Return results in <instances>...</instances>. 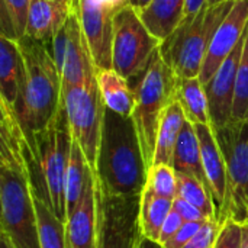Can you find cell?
<instances>
[{"label": "cell", "instance_id": "1", "mask_svg": "<svg viewBox=\"0 0 248 248\" xmlns=\"http://www.w3.org/2000/svg\"><path fill=\"white\" fill-rule=\"evenodd\" d=\"M1 235L13 248H41L38 217L25 158L26 135L15 109L0 99Z\"/></svg>", "mask_w": 248, "mask_h": 248}, {"label": "cell", "instance_id": "2", "mask_svg": "<svg viewBox=\"0 0 248 248\" xmlns=\"http://www.w3.org/2000/svg\"><path fill=\"white\" fill-rule=\"evenodd\" d=\"M148 166L131 116H122L105 106L100 148L94 182L109 195H141Z\"/></svg>", "mask_w": 248, "mask_h": 248}, {"label": "cell", "instance_id": "3", "mask_svg": "<svg viewBox=\"0 0 248 248\" xmlns=\"http://www.w3.org/2000/svg\"><path fill=\"white\" fill-rule=\"evenodd\" d=\"M25 58V78L16 116L26 138L46 129L62 109V78L45 42L29 38L19 41Z\"/></svg>", "mask_w": 248, "mask_h": 248}, {"label": "cell", "instance_id": "4", "mask_svg": "<svg viewBox=\"0 0 248 248\" xmlns=\"http://www.w3.org/2000/svg\"><path fill=\"white\" fill-rule=\"evenodd\" d=\"M73 135L64 106L57 119L44 131L26 138L25 158L32 192L65 224V173Z\"/></svg>", "mask_w": 248, "mask_h": 248}, {"label": "cell", "instance_id": "5", "mask_svg": "<svg viewBox=\"0 0 248 248\" xmlns=\"http://www.w3.org/2000/svg\"><path fill=\"white\" fill-rule=\"evenodd\" d=\"M235 0L206 4L192 20L182 25L160 45V55L177 78L199 77L211 41Z\"/></svg>", "mask_w": 248, "mask_h": 248}, {"label": "cell", "instance_id": "6", "mask_svg": "<svg viewBox=\"0 0 248 248\" xmlns=\"http://www.w3.org/2000/svg\"><path fill=\"white\" fill-rule=\"evenodd\" d=\"M176 86L177 76L157 51L150 65L142 73L141 80L134 87L137 105L131 116L138 132L148 170L153 166L158 124L166 108L176 100Z\"/></svg>", "mask_w": 248, "mask_h": 248}, {"label": "cell", "instance_id": "7", "mask_svg": "<svg viewBox=\"0 0 248 248\" xmlns=\"http://www.w3.org/2000/svg\"><path fill=\"white\" fill-rule=\"evenodd\" d=\"M160 45L161 41L148 31L138 12L129 4L113 20L112 68L131 81L142 76Z\"/></svg>", "mask_w": 248, "mask_h": 248}, {"label": "cell", "instance_id": "8", "mask_svg": "<svg viewBox=\"0 0 248 248\" xmlns=\"http://www.w3.org/2000/svg\"><path fill=\"white\" fill-rule=\"evenodd\" d=\"M62 106L73 140L83 150L94 174L105 116V103L97 83L62 87Z\"/></svg>", "mask_w": 248, "mask_h": 248}, {"label": "cell", "instance_id": "9", "mask_svg": "<svg viewBox=\"0 0 248 248\" xmlns=\"http://www.w3.org/2000/svg\"><path fill=\"white\" fill-rule=\"evenodd\" d=\"M224 153L228 174V193L218 221L232 218L248 222V122H231L215 131Z\"/></svg>", "mask_w": 248, "mask_h": 248}, {"label": "cell", "instance_id": "10", "mask_svg": "<svg viewBox=\"0 0 248 248\" xmlns=\"http://www.w3.org/2000/svg\"><path fill=\"white\" fill-rule=\"evenodd\" d=\"M96 248H138L142 238L140 228L141 195H109L96 185Z\"/></svg>", "mask_w": 248, "mask_h": 248}, {"label": "cell", "instance_id": "11", "mask_svg": "<svg viewBox=\"0 0 248 248\" xmlns=\"http://www.w3.org/2000/svg\"><path fill=\"white\" fill-rule=\"evenodd\" d=\"M51 44V54L61 74L62 87L84 86L96 81L97 67L74 6Z\"/></svg>", "mask_w": 248, "mask_h": 248}, {"label": "cell", "instance_id": "12", "mask_svg": "<svg viewBox=\"0 0 248 248\" xmlns=\"http://www.w3.org/2000/svg\"><path fill=\"white\" fill-rule=\"evenodd\" d=\"M97 70L112 68V33L116 15L129 0H74Z\"/></svg>", "mask_w": 248, "mask_h": 248}, {"label": "cell", "instance_id": "13", "mask_svg": "<svg viewBox=\"0 0 248 248\" xmlns=\"http://www.w3.org/2000/svg\"><path fill=\"white\" fill-rule=\"evenodd\" d=\"M244 45H246V35L241 39V42L235 46V49L228 55V58L221 64V67L217 70L212 78L205 84L211 126L214 128V131L227 126L232 121L235 81H237V73H238Z\"/></svg>", "mask_w": 248, "mask_h": 248}, {"label": "cell", "instance_id": "14", "mask_svg": "<svg viewBox=\"0 0 248 248\" xmlns=\"http://www.w3.org/2000/svg\"><path fill=\"white\" fill-rule=\"evenodd\" d=\"M248 28V0H235L225 19L218 26L206 54L199 80L203 86L212 78L221 64L241 42Z\"/></svg>", "mask_w": 248, "mask_h": 248}, {"label": "cell", "instance_id": "15", "mask_svg": "<svg viewBox=\"0 0 248 248\" xmlns=\"http://www.w3.org/2000/svg\"><path fill=\"white\" fill-rule=\"evenodd\" d=\"M199 138L203 170L209 183L212 198L218 212L224 208L228 193V174L224 153L217 140L215 131L211 125H193Z\"/></svg>", "mask_w": 248, "mask_h": 248}, {"label": "cell", "instance_id": "16", "mask_svg": "<svg viewBox=\"0 0 248 248\" xmlns=\"http://www.w3.org/2000/svg\"><path fill=\"white\" fill-rule=\"evenodd\" d=\"M65 235H67L68 248H96L97 199H96L94 174L90 177L78 206L67 218Z\"/></svg>", "mask_w": 248, "mask_h": 248}, {"label": "cell", "instance_id": "17", "mask_svg": "<svg viewBox=\"0 0 248 248\" xmlns=\"http://www.w3.org/2000/svg\"><path fill=\"white\" fill-rule=\"evenodd\" d=\"M25 78V58L20 42L0 33V99L16 106Z\"/></svg>", "mask_w": 248, "mask_h": 248}, {"label": "cell", "instance_id": "18", "mask_svg": "<svg viewBox=\"0 0 248 248\" xmlns=\"http://www.w3.org/2000/svg\"><path fill=\"white\" fill-rule=\"evenodd\" d=\"M73 6L55 0H31L26 36L38 42L52 41L67 22Z\"/></svg>", "mask_w": 248, "mask_h": 248}, {"label": "cell", "instance_id": "19", "mask_svg": "<svg viewBox=\"0 0 248 248\" xmlns=\"http://www.w3.org/2000/svg\"><path fill=\"white\" fill-rule=\"evenodd\" d=\"M96 83L108 109L122 116H132L137 105V96L134 87L129 86L128 78L113 68H103L97 70Z\"/></svg>", "mask_w": 248, "mask_h": 248}, {"label": "cell", "instance_id": "20", "mask_svg": "<svg viewBox=\"0 0 248 248\" xmlns=\"http://www.w3.org/2000/svg\"><path fill=\"white\" fill-rule=\"evenodd\" d=\"M185 6L186 0H153L138 15L148 31L163 42L182 25Z\"/></svg>", "mask_w": 248, "mask_h": 248}, {"label": "cell", "instance_id": "21", "mask_svg": "<svg viewBox=\"0 0 248 248\" xmlns=\"http://www.w3.org/2000/svg\"><path fill=\"white\" fill-rule=\"evenodd\" d=\"M170 166L176 170V173L192 176L199 182H202L209 189V183L203 170L199 138L193 124H190L189 121H186L182 128Z\"/></svg>", "mask_w": 248, "mask_h": 248}, {"label": "cell", "instance_id": "22", "mask_svg": "<svg viewBox=\"0 0 248 248\" xmlns=\"http://www.w3.org/2000/svg\"><path fill=\"white\" fill-rule=\"evenodd\" d=\"M186 121L185 112L177 100L166 108L158 124L153 164H171L176 144Z\"/></svg>", "mask_w": 248, "mask_h": 248}, {"label": "cell", "instance_id": "23", "mask_svg": "<svg viewBox=\"0 0 248 248\" xmlns=\"http://www.w3.org/2000/svg\"><path fill=\"white\" fill-rule=\"evenodd\" d=\"M93 176V171L84 157L83 150L80 145L73 140L71 153L68 158L67 173H65V209H67V218L76 211L78 206L86 187L89 185L90 177Z\"/></svg>", "mask_w": 248, "mask_h": 248}, {"label": "cell", "instance_id": "24", "mask_svg": "<svg viewBox=\"0 0 248 248\" xmlns=\"http://www.w3.org/2000/svg\"><path fill=\"white\" fill-rule=\"evenodd\" d=\"M176 100L180 103L186 119L193 124L211 125L208 96L203 83L199 77L193 78H177Z\"/></svg>", "mask_w": 248, "mask_h": 248}, {"label": "cell", "instance_id": "25", "mask_svg": "<svg viewBox=\"0 0 248 248\" xmlns=\"http://www.w3.org/2000/svg\"><path fill=\"white\" fill-rule=\"evenodd\" d=\"M173 211V201L161 198L144 187L140 205V228L142 237L158 243L166 219Z\"/></svg>", "mask_w": 248, "mask_h": 248}, {"label": "cell", "instance_id": "26", "mask_svg": "<svg viewBox=\"0 0 248 248\" xmlns=\"http://www.w3.org/2000/svg\"><path fill=\"white\" fill-rule=\"evenodd\" d=\"M38 217V231L41 248H68L65 224L54 214V211L39 198L33 195Z\"/></svg>", "mask_w": 248, "mask_h": 248}, {"label": "cell", "instance_id": "27", "mask_svg": "<svg viewBox=\"0 0 248 248\" xmlns=\"http://www.w3.org/2000/svg\"><path fill=\"white\" fill-rule=\"evenodd\" d=\"M177 180H179L177 196L183 198L185 201L196 206L209 221L218 219V209L212 198V193L202 182L182 173H177Z\"/></svg>", "mask_w": 248, "mask_h": 248}, {"label": "cell", "instance_id": "28", "mask_svg": "<svg viewBox=\"0 0 248 248\" xmlns=\"http://www.w3.org/2000/svg\"><path fill=\"white\" fill-rule=\"evenodd\" d=\"M31 0H1L0 25L1 35L20 41L26 36Z\"/></svg>", "mask_w": 248, "mask_h": 248}, {"label": "cell", "instance_id": "29", "mask_svg": "<svg viewBox=\"0 0 248 248\" xmlns=\"http://www.w3.org/2000/svg\"><path fill=\"white\" fill-rule=\"evenodd\" d=\"M145 189L157 196L174 201L179 193L176 170L170 164H153L148 170Z\"/></svg>", "mask_w": 248, "mask_h": 248}, {"label": "cell", "instance_id": "30", "mask_svg": "<svg viewBox=\"0 0 248 248\" xmlns=\"http://www.w3.org/2000/svg\"><path fill=\"white\" fill-rule=\"evenodd\" d=\"M231 122H248V28L246 33V45L237 73Z\"/></svg>", "mask_w": 248, "mask_h": 248}, {"label": "cell", "instance_id": "31", "mask_svg": "<svg viewBox=\"0 0 248 248\" xmlns=\"http://www.w3.org/2000/svg\"><path fill=\"white\" fill-rule=\"evenodd\" d=\"M212 248H243V224L232 218L219 221V232Z\"/></svg>", "mask_w": 248, "mask_h": 248}, {"label": "cell", "instance_id": "32", "mask_svg": "<svg viewBox=\"0 0 248 248\" xmlns=\"http://www.w3.org/2000/svg\"><path fill=\"white\" fill-rule=\"evenodd\" d=\"M219 232V221H206L201 231L183 248H212Z\"/></svg>", "mask_w": 248, "mask_h": 248}, {"label": "cell", "instance_id": "33", "mask_svg": "<svg viewBox=\"0 0 248 248\" xmlns=\"http://www.w3.org/2000/svg\"><path fill=\"white\" fill-rule=\"evenodd\" d=\"M206 224V221H192L185 222L182 228L177 231V234L170 238L166 244H163V248H183Z\"/></svg>", "mask_w": 248, "mask_h": 248}, {"label": "cell", "instance_id": "34", "mask_svg": "<svg viewBox=\"0 0 248 248\" xmlns=\"http://www.w3.org/2000/svg\"><path fill=\"white\" fill-rule=\"evenodd\" d=\"M173 211H176L185 222H192V221H209L196 206L185 201L183 198L177 196L173 201Z\"/></svg>", "mask_w": 248, "mask_h": 248}, {"label": "cell", "instance_id": "35", "mask_svg": "<svg viewBox=\"0 0 248 248\" xmlns=\"http://www.w3.org/2000/svg\"><path fill=\"white\" fill-rule=\"evenodd\" d=\"M183 224H185L183 218H182L176 211H171L170 215H169V218L166 219V222H164V225H163V230H161L158 243H160L161 246L166 244L170 238H173V237L177 234V231L182 228Z\"/></svg>", "mask_w": 248, "mask_h": 248}, {"label": "cell", "instance_id": "36", "mask_svg": "<svg viewBox=\"0 0 248 248\" xmlns=\"http://www.w3.org/2000/svg\"><path fill=\"white\" fill-rule=\"evenodd\" d=\"M206 4H209V0H186V6H185V19L186 20H192Z\"/></svg>", "mask_w": 248, "mask_h": 248}, {"label": "cell", "instance_id": "37", "mask_svg": "<svg viewBox=\"0 0 248 248\" xmlns=\"http://www.w3.org/2000/svg\"><path fill=\"white\" fill-rule=\"evenodd\" d=\"M138 248H163V246L160 243H155V241H151V240L142 237L138 244Z\"/></svg>", "mask_w": 248, "mask_h": 248}, {"label": "cell", "instance_id": "38", "mask_svg": "<svg viewBox=\"0 0 248 248\" xmlns=\"http://www.w3.org/2000/svg\"><path fill=\"white\" fill-rule=\"evenodd\" d=\"M151 1H153V0H129V4H131L137 12H140V10H142L144 7H147Z\"/></svg>", "mask_w": 248, "mask_h": 248}, {"label": "cell", "instance_id": "39", "mask_svg": "<svg viewBox=\"0 0 248 248\" xmlns=\"http://www.w3.org/2000/svg\"><path fill=\"white\" fill-rule=\"evenodd\" d=\"M243 248H248V222L243 224Z\"/></svg>", "mask_w": 248, "mask_h": 248}, {"label": "cell", "instance_id": "40", "mask_svg": "<svg viewBox=\"0 0 248 248\" xmlns=\"http://www.w3.org/2000/svg\"><path fill=\"white\" fill-rule=\"evenodd\" d=\"M0 248H13L12 244L9 243V240L4 235H1V234H0Z\"/></svg>", "mask_w": 248, "mask_h": 248}, {"label": "cell", "instance_id": "41", "mask_svg": "<svg viewBox=\"0 0 248 248\" xmlns=\"http://www.w3.org/2000/svg\"><path fill=\"white\" fill-rule=\"evenodd\" d=\"M55 1H60V3H64V4H70V6H73V3H74V0H55Z\"/></svg>", "mask_w": 248, "mask_h": 248}, {"label": "cell", "instance_id": "42", "mask_svg": "<svg viewBox=\"0 0 248 248\" xmlns=\"http://www.w3.org/2000/svg\"><path fill=\"white\" fill-rule=\"evenodd\" d=\"M222 1H227V0H209V4H219Z\"/></svg>", "mask_w": 248, "mask_h": 248}]
</instances>
